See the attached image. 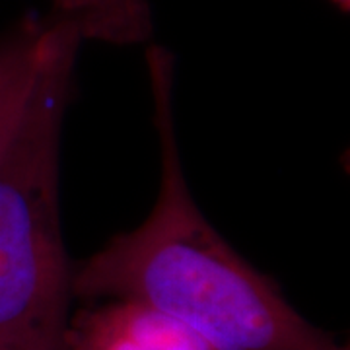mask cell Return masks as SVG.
Segmentation results:
<instances>
[{
    "label": "cell",
    "mask_w": 350,
    "mask_h": 350,
    "mask_svg": "<svg viewBox=\"0 0 350 350\" xmlns=\"http://www.w3.org/2000/svg\"><path fill=\"white\" fill-rule=\"evenodd\" d=\"M146 61L162 152L158 199L142 224L72 271V294L142 301L213 350H349L304 319L202 216L177 150L174 57L152 47Z\"/></svg>",
    "instance_id": "cell-1"
},
{
    "label": "cell",
    "mask_w": 350,
    "mask_h": 350,
    "mask_svg": "<svg viewBox=\"0 0 350 350\" xmlns=\"http://www.w3.org/2000/svg\"><path fill=\"white\" fill-rule=\"evenodd\" d=\"M82 41L61 18L22 123L0 154L2 350H64L72 269L61 232L59 154Z\"/></svg>",
    "instance_id": "cell-2"
},
{
    "label": "cell",
    "mask_w": 350,
    "mask_h": 350,
    "mask_svg": "<svg viewBox=\"0 0 350 350\" xmlns=\"http://www.w3.org/2000/svg\"><path fill=\"white\" fill-rule=\"evenodd\" d=\"M64 350H213L191 329L135 300H111L68 319Z\"/></svg>",
    "instance_id": "cell-3"
},
{
    "label": "cell",
    "mask_w": 350,
    "mask_h": 350,
    "mask_svg": "<svg viewBox=\"0 0 350 350\" xmlns=\"http://www.w3.org/2000/svg\"><path fill=\"white\" fill-rule=\"evenodd\" d=\"M59 27L61 18L53 14H27L0 38V154L22 123Z\"/></svg>",
    "instance_id": "cell-4"
},
{
    "label": "cell",
    "mask_w": 350,
    "mask_h": 350,
    "mask_svg": "<svg viewBox=\"0 0 350 350\" xmlns=\"http://www.w3.org/2000/svg\"><path fill=\"white\" fill-rule=\"evenodd\" d=\"M53 16L70 22L84 41L135 45L152 36L148 0H53Z\"/></svg>",
    "instance_id": "cell-5"
},
{
    "label": "cell",
    "mask_w": 350,
    "mask_h": 350,
    "mask_svg": "<svg viewBox=\"0 0 350 350\" xmlns=\"http://www.w3.org/2000/svg\"><path fill=\"white\" fill-rule=\"evenodd\" d=\"M335 6H337L338 10H342V12H349L350 10V0H331Z\"/></svg>",
    "instance_id": "cell-6"
},
{
    "label": "cell",
    "mask_w": 350,
    "mask_h": 350,
    "mask_svg": "<svg viewBox=\"0 0 350 350\" xmlns=\"http://www.w3.org/2000/svg\"><path fill=\"white\" fill-rule=\"evenodd\" d=\"M0 350H2V349H0Z\"/></svg>",
    "instance_id": "cell-7"
}]
</instances>
